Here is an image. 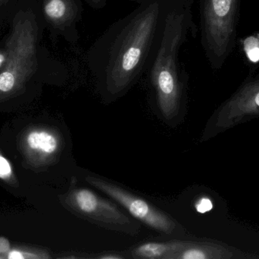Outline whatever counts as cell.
<instances>
[{"label":"cell","mask_w":259,"mask_h":259,"mask_svg":"<svg viewBox=\"0 0 259 259\" xmlns=\"http://www.w3.org/2000/svg\"><path fill=\"white\" fill-rule=\"evenodd\" d=\"M165 0H144L111 24L88 49L86 62L100 92L118 98L146 72Z\"/></svg>","instance_id":"1"},{"label":"cell","mask_w":259,"mask_h":259,"mask_svg":"<svg viewBox=\"0 0 259 259\" xmlns=\"http://www.w3.org/2000/svg\"><path fill=\"white\" fill-rule=\"evenodd\" d=\"M193 0H165L161 28L146 68L147 79L161 115H178L189 75L180 60L181 47L190 34L196 38Z\"/></svg>","instance_id":"2"},{"label":"cell","mask_w":259,"mask_h":259,"mask_svg":"<svg viewBox=\"0 0 259 259\" xmlns=\"http://www.w3.org/2000/svg\"><path fill=\"white\" fill-rule=\"evenodd\" d=\"M240 0H199L201 44L210 66L220 70L234 50Z\"/></svg>","instance_id":"3"},{"label":"cell","mask_w":259,"mask_h":259,"mask_svg":"<svg viewBox=\"0 0 259 259\" xmlns=\"http://www.w3.org/2000/svg\"><path fill=\"white\" fill-rule=\"evenodd\" d=\"M37 38L34 19H15L6 44L7 58L0 71V100L19 92L37 69Z\"/></svg>","instance_id":"4"},{"label":"cell","mask_w":259,"mask_h":259,"mask_svg":"<svg viewBox=\"0 0 259 259\" xmlns=\"http://www.w3.org/2000/svg\"><path fill=\"white\" fill-rule=\"evenodd\" d=\"M65 203L76 214L102 226L136 236L140 226L115 204L89 189L76 188L65 198Z\"/></svg>","instance_id":"5"},{"label":"cell","mask_w":259,"mask_h":259,"mask_svg":"<svg viewBox=\"0 0 259 259\" xmlns=\"http://www.w3.org/2000/svg\"><path fill=\"white\" fill-rule=\"evenodd\" d=\"M85 180L91 187L107 195L127 210L134 218L151 229L166 235H172L178 231L177 222L172 217L144 199L100 178L88 176Z\"/></svg>","instance_id":"6"},{"label":"cell","mask_w":259,"mask_h":259,"mask_svg":"<svg viewBox=\"0 0 259 259\" xmlns=\"http://www.w3.org/2000/svg\"><path fill=\"white\" fill-rule=\"evenodd\" d=\"M259 115V72L249 78L216 114V127L228 128Z\"/></svg>","instance_id":"7"},{"label":"cell","mask_w":259,"mask_h":259,"mask_svg":"<svg viewBox=\"0 0 259 259\" xmlns=\"http://www.w3.org/2000/svg\"><path fill=\"white\" fill-rule=\"evenodd\" d=\"M44 16L53 31L61 34L71 44L80 39L79 23L83 18L81 0H44Z\"/></svg>","instance_id":"8"},{"label":"cell","mask_w":259,"mask_h":259,"mask_svg":"<svg viewBox=\"0 0 259 259\" xmlns=\"http://www.w3.org/2000/svg\"><path fill=\"white\" fill-rule=\"evenodd\" d=\"M188 242H149L136 247L131 252L134 258L174 259Z\"/></svg>","instance_id":"9"},{"label":"cell","mask_w":259,"mask_h":259,"mask_svg":"<svg viewBox=\"0 0 259 259\" xmlns=\"http://www.w3.org/2000/svg\"><path fill=\"white\" fill-rule=\"evenodd\" d=\"M27 147L45 159L56 156L61 147V139L56 132L35 130L26 138Z\"/></svg>","instance_id":"10"},{"label":"cell","mask_w":259,"mask_h":259,"mask_svg":"<svg viewBox=\"0 0 259 259\" xmlns=\"http://www.w3.org/2000/svg\"><path fill=\"white\" fill-rule=\"evenodd\" d=\"M217 251L207 244L188 242L187 246L174 259H208L217 258Z\"/></svg>","instance_id":"11"},{"label":"cell","mask_w":259,"mask_h":259,"mask_svg":"<svg viewBox=\"0 0 259 259\" xmlns=\"http://www.w3.org/2000/svg\"><path fill=\"white\" fill-rule=\"evenodd\" d=\"M243 49L249 62L256 63L259 61V33L248 36L243 41Z\"/></svg>","instance_id":"12"},{"label":"cell","mask_w":259,"mask_h":259,"mask_svg":"<svg viewBox=\"0 0 259 259\" xmlns=\"http://www.w3.org/2000/svg\"><path fill=\"white\" fill-rule=\"evenodd\" d=\"M12 174L10 163L0 155V179H8Z\"/></svg>","instance_id":"13"},{"label":"cell","mask_w":259,"mask_h":259,"mask_svg":"<svg viewBox=\"0 0 259 259\" xmlns=\"http://www.w3.org/2000/svg\"><path fill=\"white\" fill-rule=\"evenodd\" d=\"M195 207H196V211L198 212L205 214L212 209L213 204L208 198H202L197 201Z\"/></svg>","instance_id":"14"},{"label":"cell","mask_w":259,"mask_h":259,"mask_svg":"<svg viewBox=\"0 0 259 259\" xmlns=\"http://www.w3.org/2000/svg\"><path fill=\"white\" fill-rule=\"evenodd\" d=\"M90 7L95 10H100V9H104L107 5L108 0H84Z\"/></svg>","instance_id":"15"},{"label":"cell","mask_w":259,"mask_h":259,"mask_svg":"<svg viewBox=\"0 0 259 259\" xmlns=\"http://www.w3.org/2000/svg\"><path fill=\"white\" fill-rule=\"evenodd\" d=\"M8 258L9 259H23L25 258V255L19 251H12L8 255Z\"/></svg>","instance_id":"16"},{"label":"cell","mask_w":259,"mask_h":259,"mask_svg":"<svg viewBox=\"0 0 259 259\" xmlns=\"http://www.w3.org/2000/svg\"><path fill=\"white\" fill-rule=\"evenodd\" d=\"M9 250V243L4 238H0V252H6Z\"/></svg>","instance_id":"17"},{"label":"cell","mask_w":259,"mask_h":259,"mask_svg":"<svg viewBox=\"0 0 259 259\" xmlns=\"http://www.w3.org/2000/svg\"><path fill=\"white\" fill-rule=\"evenodd\" d=\"M100 259H121L123 258L122 255H118L116 253H107L100 255L98 257Z\"/></svg>","instance_id":"18"},{"label":"cell","mask_w":259,"mask_h":259,"mask_svg":"<svg viewBox=\"0 0 259 259\" xmlns=\"http://www.w3.org/2000/svg\"><path fill=\"white\" fill-rule=\"evenodd\" d=\"M7 58V52L6 50H0V69L3 68Z\"/></svg>","instance_id":"19"},{"label":"cell","mask_w":259,"mask_h":259,"mask_svg":"<svg viewBox=\"0 0 259 259\" xmlns=\"http://www.w3.org/2000/svg\"><path fill=\"white\" fill-rule=\"evenodd\" d=\"M124 1H129V2H137V3H141V2L144 1V0H124Z\"/></svg>","instance_id":"20"},{"label":"cell","mask_w":259,"mask_h":259,"mask_svg":"<svg viewBox=\"0 0 259 259\" xmlns=\"http://www.w3.org/2000/svg\"><path fill=\"white\" fill-rule=\"evenodd\" d=\"M5 0H0V6H1V5L3 4V3H4Z\"/></svg>","instance_id":"21"}]
</instances>
